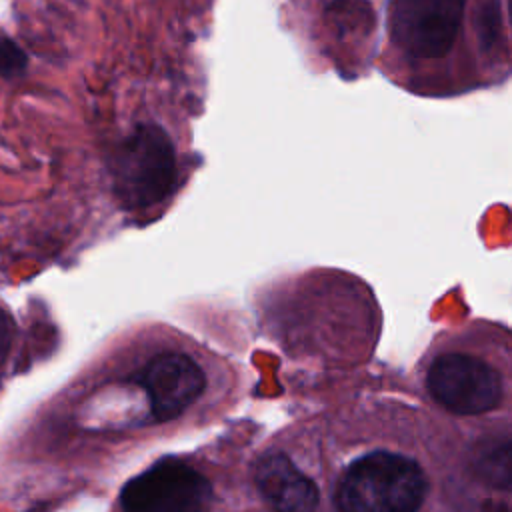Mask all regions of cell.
I'll return each mask as SVG.
<instances>
[{"label":"cell","instance_id":"obj_1","mask_svg":"<svg viewBox=\"0 0 512 512\" xmlns=\"http://www.w3.org/2000/svg\"><path fill=\"white\" fill-rule=\"evenodd\" d=\"M428 490L420 464L392 452H372L344 472L334 502L338 512H416Z\"/></svg>","mask_w":512,"mask_h":512},{"label":"cell","instance_id":"obj_2","mask_svg":"<svg viewBox=\"0 0 512 512\" xmlns=\"http://www.w3.org/2000/svg\"><path fill=\"white\" fill-rule=\"evenodd\" d=\"M112 182L126 210H146L166 200L176 184V152L154 124L136 126L112 156Z\"/></svg>","mask_w":512,"mask_h":512},{"label":"cell","instance_id":"obj_3","mask_svg":"<svg viewBox=\"0 0 512 512\" xmlns=\"http://www.w3.org/2000/svg\"><path fill=\"white\" fill-rule=\"evenodd\" d=\"M466 0H392L388 30L392 44L410 58L446 56L460 32Z\"/></svg>","mask_w":512,"mask_h":512},{"label":"cell","instance_id":"obj_4","mask_svg":"<svg viewBox=\"0 0 512 512\" xmlns=\"http://www.w3.org/2000/svg\"><path fill=\"white\" fill-rule=\"evenodd\" d=\"M210 482L192 466L162 460L128 480L120 492L124 512H206Z\"/></svg>","mask_w":512,"mask_h":512},{"label":"cell","instance_id":"obj_5","mask_svg":"<svg viewBox=\"0 0 512 512\" xmlns=\"http://www.w3.org/2000/svg\"><path fill=\"white\" fill-rule=\"evenodd\" d=\"M428 390L436 402L456 414H480L498 406L502 378L484 360L450 352L438 356L428 370Z\"/></svg>","mask_w":512,"mask_h":512},{"label":"cell","instance_id":"obj_6","mask_svg":"<svg viewBox=\"0 0 512 512\" xmlns=\"http://www.w3.org/2000/svg\"><path fill=\"white\" fill-rule=\"evenodd\" d=\"M138 384H142L150 400L152 416L166 422L180 416L202 394L206 378L190 356L162 352L138 374Z\"/></svg>","mask_w":512,"mask_h":512},{"label":"cell","instance_id":"obj_7","mask_svg":"<svg viewBox=\"0 0 512 512\" xmlns=\"http://www.w3.org/2000/svg\"><path fill=\"white\" fill-rule=\"evenodd\" d=\"M254 480L276 512H314L318 506L316 484L284 454L274 452L260 458Z\"/></svg>","mask_w":512,"mask_h":512},{"label":"cell","instance_id":"obj_8","mask_svg":"<svg viewBox=\"0 0 512 512\" xmlns=\"http://www.w3.org/2000/svg\"><path fill=\"white\" fill-rule=\"evenodd\" d=\"M28 68V54L24 48L8 36L4 30H0V76L14 78L24 74Z\"/></svg>","mask_w":512,"mask_h":512},{"label":"cell","instance_id":"obj_9","mask_svg":"<svg viewBox=\"0 0 512 512\" xmlns=\"http://www.w3.org/2000/svg\"><path fill=\"white\" fill-rule=\"evenodd\" d=\"M498 12H500V8H498V2H496V0H490V2L482 8L478 32H480V40L484 42V48L492 46L494 40L498 38V28H500Z\"/></svg>","mask_w":512,"mask_h":512},{"label":"cell","instance_id":"obj_10","mask_svg":"<svg viewBox=\"0 0 512 512\" xmlns=\"http://www.w3.org/2000/svg\"><path fill=\"white\" fill-rule=\"evenodd\" d=\"M12 340H14V320L4 308H0V368L8 358Z\"/></svg>","mask_w":512,"mask_h":512}]
</instances>
